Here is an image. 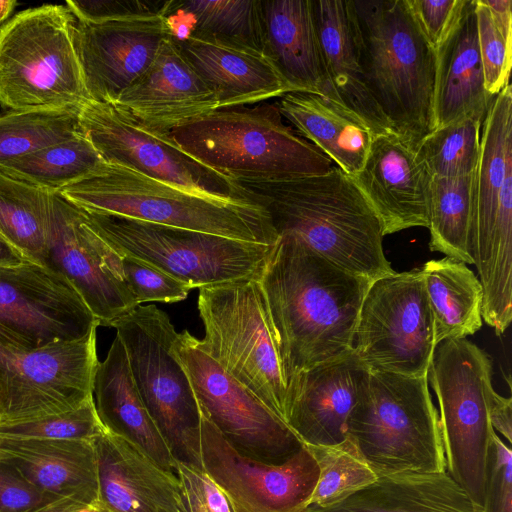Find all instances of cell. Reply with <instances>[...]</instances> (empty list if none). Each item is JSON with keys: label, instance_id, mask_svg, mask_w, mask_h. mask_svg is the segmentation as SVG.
<instances>
[{"label": "cell", "instance_id": "cell-27", "mask_svg": "<svg viewBox=\"0 0 512 512\" xmlns=\"http://www.w3.org/2000/svg\"><path fill=\"white\" fill-rule=\"evenodd\" d=\"M261 10L265 53L294 92L340 102L323 65L311 0L261 1Z\"/></svg>", "mask_w": 512, "mask_h": 512}, {"label": "cell", "instance_id": "cell-43", "mask_svg": "<svg viewBox=\"0 0 512 512\" xmlns=\"http://www.w3.org/2000/svg\"><path fill=\"white\" fill-rule=\"evenodd\" d=\"M120 256L125 283L138 306L146 302H180L191 291L187 284L146 262Z\"/></svg>", "mask_w": 512, "mask_h": 512}, {"label": "cell", "instance_id": "cell-3", "mask_svg": "<svg viewBox=\"0 0 512 512\" xmlns=\"http://www.w3.org/2000/svg\"><path fill=\"white\" fill-rule=\"evenodd\" d=\"M366 86L393 129L416 145L436 128L437 51L407 0H351Z\"/></svg>", "mask_w": 512, "mask_h": 512}, {"label": "cell", "instance_id": "cell-40", "mask_svg": "<svg viewBox=\"0 0 512 512\" xmlns=\"http://www.w3.org/2000/svg\"><path fill=\"white\" fill-rule=\"evenodd\" d=\"M305 446L319 468L318 481L309 506H331L369 486L378 478L349 436L336 445Z\"/></svg>", "mask_w": 512, "mask_h": 512}, {"label": "cell", "instance_id": "cell-50", "mask_svg": "<svg viewBox=\"0 0 512 512\" xmlns=\"http://www.w3.org/2000/svg\"><path fill=\"white\" fill-rule=\"evenodd\" d=\"M501 33L512 40V1L511 0H484Z\"/></svg>", "mask_w": 512, "mask_h": 512}, {"label": "cell", "instance_id": "cell-36", "mask_svg": "<svg viewBox=\"0 0 512 512\" xmlns=\"http://www.w3.org/2000/svg\"><path fill=\"white\" fill-rule=\"evenodd\" d=\"M104 160L82 134L0 165V174L59 192L90 177Z\"/></svg>", "mask_w": 512, "mask_h": 512}, {"label": "cell", "instance_id": "cell-7", "mask_svg": "<svg viewBox=\"0 0 512 512\" xmlns=\"http://www.w3.org/2000/svg\"><path fill=\"white\" fill-rule=\"evenodd\" d=\"M65 5L17 13L0 27V105L7 110L81 108L89 100Z\"/></svg>", "mask_w": 512, "mask_h": 512}, {"label": "cell", "instance_id": "cell-37", "mask_svg": "<svg viewBox=\"0 0 512 512\" xmlns=\"http://www.w3.org/2000/svg\"><path fill=\"white\" fill-rule=\"evenodd\" d=\"M0 174V234L29 261L45 265L50 195Z\"/></svg>", "mask_w": 512, "mask_h": 512}, {"label": "cell", "instance_id": "cell-32", "mask_svg": "<svg viewBox=\"0 0 512 512\" xmlns=\"http://www.w3.org/2000/svg\"><path fill=\"white\" fill-rule=\"evenodd\" d=\"M305 512H483L445 472L380 476L328 507Z\"/></svg>", "mask_w": 512, "mask_h": 512}, {"label": "cell", "instance_id": "cell-48", "mask_svg": "<svg viewBox=\"0 0 512 512\" xmlns=\"http://www.w3.org/2000/svg\"><path fill=\"white\" fill-rule=\"evenodd\" d=\"M165 1H66L67 8L79 21L99 22L120 15L160 11Z\"/></svg>", "mask_w": 512, "mask_h": 512}, {"label": "cell", "instance_id": "cell-5", "mask_svg": "<svg viewBox=\"0 0 512 512\" xmlns=\"http://www.w3.org/2000/svg\"><path fill=\"white\" fill-rule=\"evenodd\" d=\"M169 138L187 155L237 184L323 175L335 166L284 124L276 104L218 109L176 128Z\"/></svg>", "mask_w": 512, "mask_h": 512}, {"label": "cell", "instance_id": "cell-12", "mask_svg": "<svg viewBox=\"0 0 512 512\" xmlns=\"http://www.w3.org/2000/svg\"><path fill=\"white\" fill-rule=\"evenodd\" d=\"M512 162V89L492 99L482 123L471 256L483 288L482 318L497 334L512 320V225L498 218L499 195Z\"/></svg>", "mask_w": 512, "mask_h": 512}, {"label": "cell", "instance_id": "cell-30", "mask_svg": "<svg viewBox=\"0 0 512 512\" xmlns=\"http://www.w3.org/2000/svg\"><path fill=\"white\" fill-rule=\"evenodd\" d=\"M302 138L327 156L346 175L364 165L375 133L342 103L317 94L290 92L277 104Z\"/></svg>", "mask_w": 512, "mask_h": 512}, {"label": "cell", "instance_id": "cell-29", "mask_svg": "<svg viewBox=\"0 0 512 512\" xmlns=\"http://www.w3.org/2000/svg\"><path fill=\"white\" fill-rule=\"evenodd\" d=\"M93 398L107 431L124 438L163 470L175 475V460L140 397L125 348L117 336L97 366Z\"/></svg>", "mask_w": 512, "mask_h": 512}, {"label": "cell", "instance_id": "cell-6", "mask_svg": "<svg viewBox=\"0 0 512 512\" xmlns=\"http://www.w3.org/2000/svg\"><path fill=\"white\" fill-rule=\"evenodd\" d=\"M347 436L378 477L446 471L428 375L368 370L347 420Z\"/></svg>", "mask_w": 512, "mask_h": 512}, {"label": "cell", "instance_id": "cell-39", "mask_svg": "<svg viewBox=\"0 0 512 512\" xmlns=\"http://www.w3.org/2000/svg\"><path fill=\"white\" fill-rule=\"evenodd\" d=\"M485 116L468 115L437 127L416 150L432 177H461L477 170Z\"/></svg>", "mask_w": 512, "mask_h": 512}, {"label": "cell", "instance_id": "cell-42", "mask_svg": "<svg viewBox=\"0 0 512 512\" xmlns=\"http://www.w3.org/2000/svg\"><path fill=\"white\" fill-rule=\"evenodd\" d=\"M475 13L485 89L495 96L510 83L512 40L498 29L484 0H475Z\"/></svg>", "mask_w": 512, "mask_h": 512}, {"label": "cell", "instance_id": "cell-52", "mask_svg": "<svg viewBox=\"0 0 512 512\" xmlns=\"http://www.w3.org/2000/svg\"><path fill=\"white\" fill-rule=\"evenodd\" d=\"M27 258L0 234V266L17 265Z\"/></svg>", "mask_w": 512, "mask_h": 512}, {"label": "cell", "instance_id": "cell-20", "mask_svg": "<svg viewBox=\"0 0 512 512\" xmlns=\"http://www.w3.org/2000/svg\"><path fill=\"white\" fill-rule=\"evenodd\" d=\"M168 36L163 8L99 22L76 19L74 44L89 100L114 103L151 64Z\"/></svg>", "mask_w": 512, "mask_h": 512}, {"label": "cell", "instance_id": "cell-22", "mask_svg": "<svg viewBox=\"0 0 512 512\" xmlns=\"http://www.w3.org/2000/svg\"><path fill=\"white\" fill-rule=\"evenodd\" d=\"M379 217L384 235L428 228L432 176L416 147L398 133L375 135L351 177Z\"/></svg>", "mask_w": 512, "mask_h": 512}, {"label": "cell", "instance_id": "cell-16", "mask_svg": "<svg viewBox=\"0 0 512 512\" xmlns=\"http://www.w3.org/2000/svg\"><path fill=\"white\" fill-rule=\"evenodd\" d=\"M100 326L61 273L25 261L0 266V343L37 350L83 338Z\"/></svg>", "mask_w": 512, "mask_h": 512}, {"label": "cell", "instance_id": "cell-4", "mask_svg": "<svg viewBox=\"0 0 512 512\" xmlns=\"http://www.w3.org/2000/svg\"><path fill=\"white\" fill-rule=\"evenodd\" d=\"M59 193L92 213L276 245L279 236L263 205L252 198L220 197L163 182L103 161L88 178Z\"/></svg>", "mask_w": 512, "mask_h": 512}, {"label": "cell", "instance_id": "cell-53", "mask_svg": "<svg viewBox=\"0 0 512 512\" xmlns=\"http://www.w3.org/2000/svg\"><path fill=\"white\" fill-rule=\"evenodd\" d=\"M17 4L15 0H0V23L9 16Z\"/></svg>", "mask_w": 512, "mask_h": 512}, {"label": "cell", "instance_id": "cell-10", "mask_svg": "<svg viewBox=\"0 0 512 512\" xmlns=\"http://www.w3.org/2000/svg\"><path fill=\"white\" fill-rule=\"evenodd\" d=\"M492 361L471 341L449 339L433 352L428 380L436 394L446 472L483 508L493 429Z\"/></svg>", "mask_w": 512, "mask_h": 512}, {"label": "cell", "instance_id": "cell-19", "mask_svg": "<svg viewBox=\"0 0 512 512\" xmlns=\"http://www.w3.org/2000/svg\"><path fill=\"white\" fill-rule=\"evenodd\" d=\"M201 459L234 512H305L319 477L305 445L280 465L252 460L227 443L202 409Z\"/></svg>", "mask_w": 512, "mask_h": 512}, {"label": "cell", "instance_id": "cell-17", "mask_svg": "<svg viewBox=\"0 0 512 512\" xmlns=\"http://www.w3.org/2000/svg\"><path fill=\"white\" fill-rule=\"evenodd\" d=\"M79 125L105 162L195 192L252 198L242 186L187 155L169 137L150 132L113 104L88 100L80 109Z\"/></svg>", "mask_w": 512, "mask_h": 512}, {"label": "cell", "instance_id": "cell-44", "mask_svg": "<svg viewBox=\"0 0 512 512\" xmlns=\"http://www.w3.org/2000/svg\"><path fill=\"white\" fill-rule=\"evenodd\" d=\"M483 512H512V453L496 432L489 448Z\"/></svg>", "mask_w": 512, "mask_h": 512}, {"label": "cell", "instance_id": "cell-34", "mask_svg": "<svg viewBox=\"0 0 512 512\" xmlns=\"http://www.w3.org/2000/svg\"><path fill=\"white\" fill-rule=\"evenodd\" d=\"M163 15L175 39L211 36L265 52L261 0L165 1Z\"/></svg>", "mask_w": 512, "mask_h": 512}, {"label": "cell", "instance_id": "cell-8", "mask_svg": "<svg viewBox=\"0 0 512 512\" xmlns=\"http://www.w3.org/2000/svg\"><path fill=\"white\" fill-rule=\"evenodd\" d=\"M197 347L286 423L288 384L259 278L199 289Z\"/></svg>", "mask_w": 512, "mask_h": 512}, {"label": "cell", "instance_id": "cell-31", "mask_svg": "<svg viewBox=\"0 0 512 512\" xmlns=\"http://www.w3.org/2000/svg\"><path fill=\"white\" fill-rule=\"evenodd\" d=\"M493 98L485 89L475 0H467L452 33L437 50L436 128L468 115L485 116Z\"/></svg>", "mask_w": 512, "mask_h": 512}, {"label": "cell", "instance_id": "cell-1", "mask_svg": "<svg viewBox=\"0 0 512 512\" xmlns=\"http://www.w3.org/2000/svg\"><path fill=\"white\" fill-rule=\"evenodd\" d=\"M371 281L337 266L294 236L279 237L259 283L287 384L292 376L352 351Z\"/></svg>", "mask_w": 512, "mask_h": 512}, {"label": "cell", "instance_id": "cell-14", "mask_svg": "<svg viewBox=\"0 0 512 512\" xmlns=\"http://www.w3.org/2000/svg\"><path fill=\"white\" fill-rule=\"evenodd\" d=\"M97 327L37 350L0 343V424L67 412L92 396Z\"/></svg>", "mask_w": 512, "mask_h": 512}, {"label": "cell", "instance_id": "cell-13", "mask_svg": "<svg viewBox=\"0 0 512 512\" xmlns=\"http://www.w3.org/2000/svg\"><path fill=\"white\" fill-rule=\"evenodd\" d=\"M434 322L421 270L371 281L354 331L352 351L368 370L428 375L436 347Z\"/></svg>", "mask_w": 512, "mask_h": 512}, {"label": "cell", "instance_id": "cell-18", "mask_svg": "<svg viewBox=\"0 0 512 512\" xmlns=\"http://www.w3.org/2000/svg\"><path fill=\"white\" fill-rule=\"evenodd\" d=\"M45 266L69 280L101 326L111 327L138 307L125 283L121 256L59 192L50 195Z\"/></svg>", "mask_w": 512, "mask_h": 512}, {"label": "cell", "instance_id": "cell-15", "mask_svg": "<svg viewBox=\"0 0 512 512\" xmlns=\"http://www.w3.org/2000/svg\"><path fill=\"white\" fill-rule=\"evenodd\" d=\"M195 338L184 330L173 349L202 411L239 454L269 465L289 460L303 447L302 441L258 397L200 350Z\"/></svg>", "mask_w": 512, "mask_h": 512}, {"label": "cell", "instance_id": "cell-23", "mask_svg": "<svg viewBox=\"0 0 512 512\" xmlns=\"http://www.w3.org/2000/svg\"><path fill=\"white\" fill-rule=\"evenodd\" d=\"M368 369L353 351L292 376L286 424L305 445L328 446L347 437V420Z\"/></svg>", "mask_w": 512, "mask_h": 512}, {"label": "cell", "instance_id": "cell-35", "mask_svg": "<svg viewBox=\"0 0 512 512\" xmlns=\"http://www.w3.org/2000/svg\"><path fill=\"white\" fill-rule=\"evenodd\" d=\"M477 170L461 177H432L429 197V248L473 264L471 232L476 209Z\"/></svg>", "mask_w": 512, "mask_h": 512}, {"label": "cell", "instance_id": "cell-41", "mask_svg": "<svg viewBox=\"0 0 512 512\" xmlns=\"http://www.w3.org/2000/svg\"><path fill=\"white\" fill-rule=\"evenodd\" d=\"M106 431L94 403L93 395L79 407L28 421L0 424V434L60 440H91Z\"/></svg>", "mask_w": 512, "mask_h": 512}, {"label": "cell", "instance_id": "cell-24", "mask_svg": "<svg viewBox=\"0 0 512 512\" xmlns=\"http://www.w3.org/2000/svg\"><path fill=\"white\" fill-rule=\"evenodd\" d=\"M174 40L213 92L218 109L261 103L294 92L262 50L197 34Z\"/></svg>", "mask_w": 512, "mask_h": 512}, {"label": "cell", "instance_id": "cell-38", "mask_svg": "<svg viewBox=\"0 0 512 512\" xmlns=\"http://www.w3.org/2000/svg\"><path fill=\"white\" fill-rule=\"evenodd\" d=\"M80 109L8 110L0 114V165L81 134Z\"/></svg>", "mask_w": 512, "mask_h": 512}, {"label": "cell", "instance_id": "cell-49", "mask_svg": "<svg viewBox=\"0 0 512 512\" xmlns=\"http://www.w3.org/2000/svg\"><path fill=\"white\" fill-rule=\"evenodd\" d=\"M489 417L493 429L501 433L510 446L512 441L511 397L505 398L494 391L490 402Z\"/></svg>", "mask_w": 512, "mask_h": 512}, {"label": "cell", "instance_id": "cell-25", "mask_svg": "<svg viewBox=\"0 0 512 512\" xmlns=\"http://www.w3.org/2000/svg\"><path fill=\"white\" fill-rule=\"evenodd\" d=\"M99 504L109 512H188L176 475L105 431L95 439Z\"/></svg>", "mask_w": 512, "mask_h": 512}, {"label": "cell", "instance_id": "cell-26", "mask_svg": "<svg viewBox=\"0 0 512 512\" xmlns=\"http://www.w3.org/2000/svg\"><path fill=\"white\" fill-rule=\"evenodd\" d=\"M1 461L52 498L99 503L95 440H60L0 434Z\"/></svg>", "mask_w": 512, "mask_h": 512}, {"label": "cell", "instance_id": "cell-28", "mask_svg": "<svg viewBox=\"0 0 512 512\" xmlns=\"http://www.w3.org/2000/svg\"><path fill=\"white\" fill-rule=\"evenodd\" d=\"M321 57L338 100L375 135L397 133L372 98L360 65L351 0H311Z\"/></svg>", "mask_w": 512, "mask_h": 512}, {"label": "cell", "instance_id": "cell-51", "mask_svg": "<svg viewBox=\"0 0 512 512\" xmlns=\"http://www.w3.org/2000/svg\"><path fill=\"white\" fill-rule=\"evenodd\" d=\"M85 506L89 505H85L73 498L60 497L48 500L25 512H77Z\"/></svg>", "mask_w": 512, "mask_h": 512}, {"label": "cell", "instance_id": "cell-33", "mask_svg": "<svg viewBox=\"0 0 512 512\" xmlns=\"http://www.w3.org/2000/svg\"><path fill=\"white\" fill-rule=\"evenodd\" d=\"M421 272L436 344L475 334L482 326L483 288L474 272L447 256L426 262Z\"/></svg>", "mask_w": 512, "mask_h": 512}, {"label": "cell", "instance_id": "cell-21", "mask_svg": "<svg viewBox=\"0 0 512 512\" xmlns=\"http://www.w3.org/2000/svg\"><path fill=\"white\" fill-rule=\"evenodd\" d=\"M150 132L169 137L178 127L218 110L217 100L173 37L112 103Z\"/></svg>", "mask_w": 512, "mask_h": 512}, {"label": "cell", "instance_id": "cell-9", "mask_svg": "<svg viewBox=\"0 0 512 512\" xmlns=\"http://www.w3.org/2000/svg\"><path fill=\"white\" fill-rule=\"evenodd\" d=\"M111 327L125 348L140 397L173 459L203 469L201 409L174 352L179 333L169 315L156 305H140Z\"/></svg>", "mask_w": 512, "mask_h": 512}, {"label": "cell", "instance_id": "cell-54", "mask_svg": "<svg viewBox=\"0 0 512 512\" xmlns=\"http://www.w3.org/2000/svg\"><path fill=\"white\" fill-rule=\"evenodd\" d=\"M0 461H1V455H0Z\"/></svg>", "mask_w": 512, "mask_h": 512}, {"label": "cell", "instance_id": "cell-45", "mask_svg": "<svg viewBox=\"0 0 512 512\" xmlns=\"http://www.w3.org/2000/svg\"><path fill=\"white\" fill-rule=\"evenodd\" d=\"M175 475L188 512H234L225 493L203 469L175 460Z\"/></svg>", "mask_w": 512, "mask_h": 512}, {"label": "cell", "instance_id": "cell-11", "mask_svg": "<svg viewBox=\"0 0 512 512\" xmlns=\"http://www.w3.org/2000/svg\"><path fill=\"white\" fill-rule=\"evenodd\" d=\"M82 212L87 225L119 255L146 262L191 289L259 278L276 247L114 215Z\"/></svg>", "mask_w": 512, "mask_h": 512}, {"label": "cell", "instance_id": "cell-2", "mask_svg": "<svg viewBox=\"0 0 512 512\" xmlns=\"http://www.w3.org/2000/svg\"><path fill=\"white\" fill-rule=\"evenodd\" d=\"M239 185L265 207L279 237L294 236L337 266L370 280L395 272L383 250L379 217L338 167L323 175Z\"/></svg>", "mask_w": 512, "mask_h": 512}, {"label": "cell", "instance_id": "cell-46", "mask_svg": "<svg viewBox=\"0 0 512 512\" xmlns=\"http://www.w3.org/2000/svg\"><path fill=\"white\" fill-rule=\"evenodd\" d=\"M425 37L437 51L452 33L467 0H407Z\"/></svg>", "mask_w": 512, "mask_h": 512}, {"label": "cell", "instance_id": "cell-47", "mask_svg": "<svg viewBox=\"0 0 512 512\" xmlns=\"http://www.w3.org/2000/svg\"><path fill=\"white\" fill-rule=\"evenodd\" d=\"M51 499L13 466L0 461V512H25Z\"/></svg>", "mask_w": 512, "mask_h": 512}]
</instances>
